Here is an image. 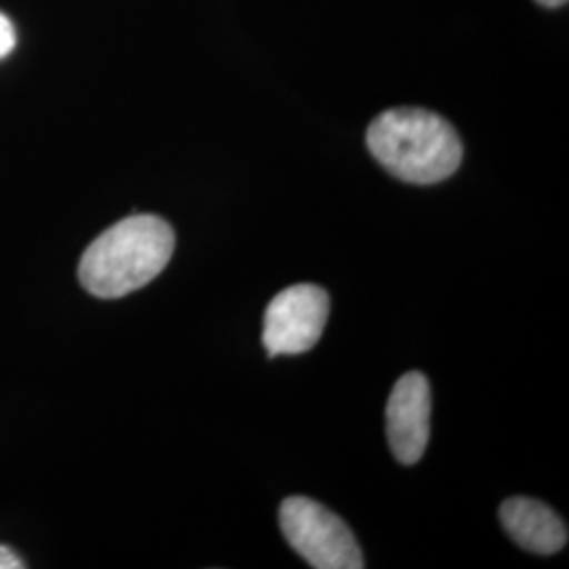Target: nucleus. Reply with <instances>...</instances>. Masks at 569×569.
<instances>
[{
  "mask_svg": "<svg viewBox=\"0 0 569 569\" xmlns=\"http://www.w3.org/2000/svg\"><path fill=\"white\" fill-rule=\"evenodd\" d=\"M176 249L163 218L131 216L110 226L87 247L79 264L81 284L96 298H122L157 279Z\"/></svg>",
  "mask_w": 569,
  "mask_h": 569,
  "instance_id": "nucleus-1",
  "label": "nucleus"
},
{
  "mask_svg": "<svg viewBox=\"0 0 569 569\" xmlns=\"http://www.w3.org/2000/svg\"><path fill=\"white\" fill-rule=\"evenodd\" d=\"M367 146L395 178L418 186L443 182L462 163L456 129L422 108H395L376 117L367 129Z\"/></svg>",
  "mask_w": 569,
  "mask_h": 569,
  "instance_id": "nucleus-2",
  "label": "nucleus"
},
{
  "mask_svg": "<svg viewBox=\"0 0 569 569\" xmlns=\"http://www.w3.org/2000/svg\"><path fill=\"white\" fill-rule=\"evenodd\" d=\"M279 523L291 549L317 569H363V552L345 521L323 505L293 496L279 510Z\"/></svg>",
  "mask_w": 569,
  "mask_h": 569,
  "instance_id": "nucleus-3",
  "label": "nucleus"
},
{
  "mask_svg": "<svg viewBox=\"0 0 569 569\" xmlns=\"http://www.w3.org/2000/svg\"><path fill=\"white\" fill-rule=\"evenodd\" d=\"M329 296L317 284L287 287L268 305L262 342L270 357L302 355L321 340Z\"/></svg>",
  "mask_w": 569,
  "mask_h": 569,
  "instance_id": "nucleus-4",
  "label": "nucleus"
},
{
  "mask_svg": "<svg viewBox=\"0 0 569 569\" xmlns=\"http://www.w3.org/2000/svg\"><path fill=\"white\" fill-rule=\"evenodd\" d=\"M430 385L420 371L399 378L388 397L387 432L392 456L401 465H416L430 439Z\"/></svg>",
  "mask_w": 569,
  "mask_h": 569,
  "instance_id": "nucleus-5",
  "label": "nucleus"
},
{
  "mask_svg": "<svg viewBox=\"0 0 569 569\" xmlns=\"http://www.w3.org/2000/svg\"><path fill=\"white\" fill-rule=\"evenodd\" d=\"M500 521L510 538L529 552L555 555L568 545L566 521L538 500L509 498L500 507Z\"/></svg>",
  "mask_w": 569,
  "mask_h": 569,
  "instance_id": "nucleus-6",
  "label": "nucleus"
},
{
  "mask_svg": "<svg viewBox=\"0 0 569 569\" xmlns=\"http://www.w3.org/2000/svg\"><path fill=\"white\" fill-rule=\"evenodd\" d=\"M16 42H18L16 26L4 13H0V60L7 58L16 49Z\"/></svg>",
  "mask_w": 569,
  "mask_h": 569,
  "instance_id": "nucleus-7",
  "label": "nucleus"
},
{
  "mask_svg": "<svg viewBox=\"0 0 569 569\" xmlns=\"http://www.w3.org/2000/svg\"><path fill=\"white\" fill-rule=\"evenodd\" d=\"M21 568H23V563H21L20 557H18L13 550L9 549V547H2V545H0V569Z\"/></svg>",
  "mask_w": 569,
  "mask_h": 569,
  "instance_id": "nucleus-8",
  "label": "nucleus"
},
{
  "mask_svg": "<svg viewBox=\"0 0 569 569\" xmlns=\"http://www.w3.org/2000/svg\"><path fill=\"white\" fill-rule=\"evenodd\" d=\"M540 4H545V7H561V4H566L568 0H538Z\"/></svg>",
  "mask_w": 569,
  "mask_h": 569,
  "instance_id": "nucleus-9",
  "label": "nucleus"
}]
</instances>
